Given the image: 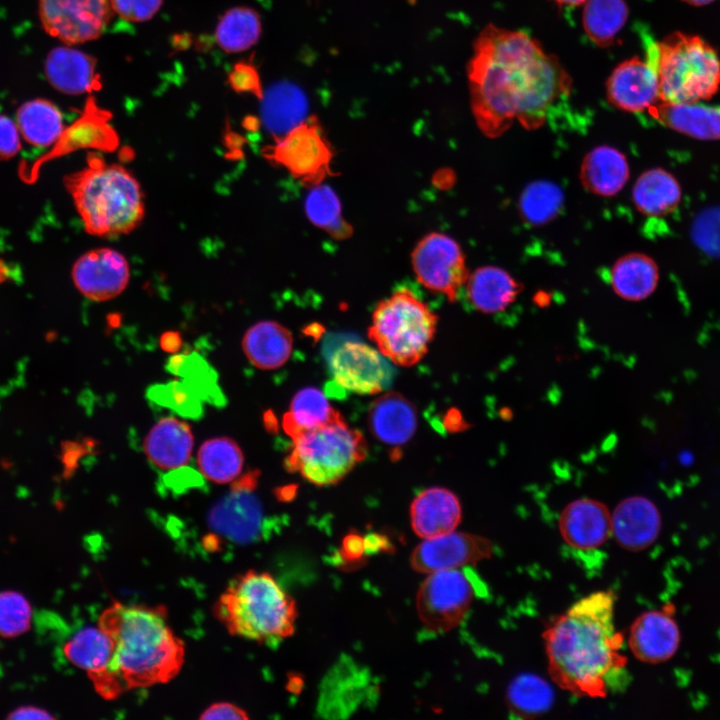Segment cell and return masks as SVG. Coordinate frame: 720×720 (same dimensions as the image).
Returning a JSON list of instances; mask_svg holds the SVG:
<instances>
[{
	"mask_svg": "<svg viewBox=\"0 0 720 720\" xmlns=\"http://www.w3.org/2000/svg\"><path fill=\"white\" fill-rule=\"evenodd\" d=\"M472 114L480 131L495 138L515 121L541 127L572 79L559 59L525 32L486 25L467 64Z\"/></svg>",
	"mask_w": 720,
	"mask_h": 720,
	"instance_id": "obj_1",
	"label": "cell"
},
{
	"mask_svg": "<svg viewBox=\"0 0 720 720\" xmlns=\"http://www.w3.org/2000/svg\"><path fill=\"white\" fill-rule=\"evenodd\" d=\"M615 595L591 593L558 616L543 638L552 681L578 697L604 698L627 680L624 638L614 626Z\"/></svg>",
	"mask_w": 720,
	"mask_h": 720,
	"instance_id": "obj_2",
	"label": "cell"
},
{
	"mask_svg": "<svg viewBox=\"0 0 720 720\" xmlns=\"http://www.w3.org/2000/svg\"><path fill=\"white\" fill-rule=\"evenodd\" d=\"M97 625L113 642V669L125 691L167 683L181 671L185 647L168 625L165 607L115 601Z\"/></svg>",
	"mask_w": 720,
	"mask_h": 720,
	"instance_id": "obj_3",
	"label": "cell"
},
{
	"mask_svg": "<svg viewBox=\"0 0 720 720\" xmlns=\"http://www.w3.org/2000/svg\"><path fill=\"white\" fill-rule=\"evenodd\" d=\"M85 230L99 237L133 231L143 220L145 204L137 179L122 165L94 153L87 165L64 178Z\"/></svg>",
	"mask_w": 720,
	"mask_h": 720,
	"instance_id": "obj_4",
	"label": "cell"
},
{
	"mask_svg": "<svg viewBox=\"0 0 720 720\" xmlns=\"http://www.w3.org/2000/svg\"><path fill=\"white\" fill-rule=\"evenodd\" d=\"M214 615L233 636L272 645L295 631L297 607L275 578L248 570L216 601Z\"/></svg>",
	"mask_w": 720,
	"mask_h": 720,
	"instance_id": "obj_5",
	"label": "cell"
},
{
	"mask_svg": "<svg viewBox=\"0 0 720 720\" xmlns=\"http://www.w3.org/2000/svg\"><path fill=\"white\" fill-rule=\"evenodd\" d=\"M659 81V100L691 103L709 100L720 88V56L697 35L675 32L649 53Z\"/></svg>",
	"mask_w": 720,
	"mask_h": 720,
	"instance_id": "obj_6",
	"label": "cell"
},
{
	"mask_svg": "<svg viewBox=\"0 0 720 720\" xmlns=\"http://www.w3.org/2000/svg\"><path fill=\"white\" fill-rule=\"evenodd\" d=\"M437 320L426 303L400 289L377 304L368 335L387 359L409 367L427 353Z\"/></svg>",
	"mask_w": 720,
	"mask_h": 720,
	"instance_id": "obj_7",
	"label": "cell"
},
{
	"mask_svg": "<svg viewBox=\"0 0 720 720\" xmlns=\"http://www.w3.org/2000/svg\"><path fill=\"white\" fill-rule=\"evenodd\" d=\"M285 459L289 472L299 473L316 486L341 481L367 455L363 435L343 418L303 432L292 438Z\"/></svg>",
	"mask_w": 720,
	"mask_h": 720,
	"instance_id": "obj_8",
	"label": "cell"
},
{
	"mask_svg": "<svg viewBox=\"0 0 720 720\" xmlns=\"http://www.w3.org/2000/svg\"><path fill=\"white\" fill-rule=\"evenodd\" d=\"M264 156L286 168L307 187H314L331 172L333 151L315 116L302 120L286 134L275 138L266 148Z\"/></svg>",
	"mask_w": 720,
	"mask_h": 720,
	"instance_id": "obj_9",
	"label": "cell"
},
{
	"mask_svg": "<svg viewBox=\"0 0 720 720\" xmlns=\"http://www.w3.org/2000/svg\"><path fill=\"white\" fill-rule=\"evenodd\" d=\"M474 595V585L464 571L433 572L417 591L416 610L427 629L436 633L448 632L464 620Z\"/></svg>",
	"mask_w": 720,
	"mask_h": 720,
	"instance_id": "obj_10",
	"label": "cell"
},
{
	"mask_svg": "<svg viewBox=\"0 0 720 720\" xmlns=\"http://www.w3.org/2000/svg\"><path fill=\"white\" fill-rule=\"evenodd\" d=\"M45 32L66 45L98 39L113 15L111 0H38Z\"/></svg>",
	"mask_w": 720,
	"mask_h": 720,
	"instance_id": "obj_11",
	"label": "cell"
},
{
	"mask_svg": "<svg viewBox=\"0 0 720 720\" xmlns=\"http://www.w3.org/2000/svg\"><path fill=\"white\" fill-rule=\"evenodd\" d=\"M412 266L418 281L427 289L444 294L454 302L469 273L460 245L450 236L432 232L412 252Z\"/></svg>",
	"mask_w": 720,
	"mask_h": 720,
	"instance_id": "obj_12",
	"label": "cell"
},
{
	"mask_svg": "<svg viewBox=\"0 0 720 720\" xmlns=\"http://www.w3.org/2000/svg\"><path fill=\"white\" fill-rule=\"evenodd\" d=\"M378 350L360 342H345L329 356L328 366L336 384L358 394H376L391 383L393 370Z\"/></svg>",
	"mask_w": 720,
	"mask_h": 720,
	"instance_id": "obj_13",
	"label": "cell"
},
{
	"mask_svg": "<svg viewBox=\"0 0 720 720\" xmlns=\"http://www.w3.org/2000/svg\"><path fill=\"white\" fill-rule=\"evenodd\" d=\"M63 651L72 664L87 672L104 699L113 700L125 692L113 669V642L98 625L77 631L64 644Z\"/></svg>",
	"mask_w": 720,
	"mask_h": 720,
	"instance_id": "obj_14",
	"label": "cell"
},
{
	"mask_svg": "<svg viewBox=\"0 0 720 720\" xmlns=\"http://www.w3.org/2000/svg\"><path fill=\"white\" fill-rule=\"evenodd\" d=\"M493 543L486 537L455 530L424 539L410 556L411 567L420 573L459 569L489 559Z\"/></svg>",
	"mask_w": 720,
	"mask_h": 720,
	"instance_id": "obj_15",
	"label": "cell"
},
{
	"mask_svg": "<svg viewBox=\"0 0 720 720\" xmlns=\"http://www.w3.org/2000/svg\"><path fill=\"white\" fill-rule=\"evenodd\" d=\"M130 278L127 259L117 250L102 247L81 255L73 265L72 279L79 292L93 301L121 294Z\"/></svg>",
	"mask_w": 720,
	"mask_h": 720,
	"instance_id": "obj_16",
	"label": "cell"
},
{
	"mask_svg": "<svg viewBox=\"0 0 720 720\" xmlns=\"http://www.w3.org/2000/svg\"><path fill=\"white\" fill-rule=\"evenodd\" d=\"M608 102L625 112H642L659 101L658 74L653 60L633 57L620 63L606 82Z\"/></svg>",
	"mask_w": 720,
	"mask_h": 720,
	"instance_id": "obj_17",
	"label": "cell"
},
{
	"mask_svg": "<svg viewBox=\"0 0 720 720\" xmlns=\"http://www.w3.org/2000/svg\"><path fill=\"white\" fill-rule=\"evenodd\" d=\"M680 630L671 613L650 610L638 616L630 627L629 648L636 659L658 664L672 658L680 645Z\"/></svg>",
	"mask_w": 720,
	"mask_h": 720,
	"instance_id": "obj_18",
	"label": "cell"
},
{
	"mask_svg": "<svg viewBox=\"0 0 720 720\" xmlns=\"http://www.w3.org/2000/svg\"><path fill=\"white\" fill-rule=\"evenodd\" d=\"M212 529L237 542L256 540L264 526L260 501L249 489H232L210 510Z\"/></svg>",
	"mask_w": 720,
	"mask_h": 720,
	"instance_id": "obj_19",
	"label": "cell"
},
{
	"mask_svg": "<svg viewBox=\"0 0 720 720\" xmlns=\"http://www.w3.org/2000/svg\"><path fill=\"white\" fill-rule=\"evenodd\" d=\"M612 535L625 550L639 552L658 538L662 518L653 501L644 496L622 500L611 513Z\"/></svg>",
	"mask_w": 720,
	"mask_h": 720,
	"instance_id": "obj_20",
	"label": "cell"
},
{
	"mask_svg": "<svg viewBox=\"0 0 720 720\" xmlns=\"http://www.w3.org/2000/svg\"><path fill=\"white\" fill-rule=\"evenodd\" d=\"M559 531L571 547L591 550L612 535L611 513L600 501L581 498L569 503L559 517Z\"/></svg>",
	"mask_w": 720,
	"mask_h": 720,
	"instance_id": "obj_21",
	"label": "cell"
},
{
	"mask_svg": "<svg viewBox=\"0 0 720 720\" xmlns=\"http://www.w3.org/2000/svg\"><path fill=\"white\" fill-rule=\"evenodd\" d=\"M45 74L51 86L67 95L91 93L101 88L96 60L69 46L56 47L48 53Z\"/></svg>",
	"mask_w": 720,
	"mask_h": 720,
	"instance_id": "obj_22",
	"label": "cell"
},
{
	"mask_svg": "<svg viewBox=\"0 0 720 720\" xmlns=\"http://www.w3.org/2000/svg\"><path fill=\"white\" fill-rule=\"evenodd\" d=\"M461 518L462 509L458 497L442 487L423 490L410 506L412 529L423 539L454 531Z\"/></svg>",
	"mask_w": 720,
	"mask_h": 720,
	"instance_id": "obj_23",
	"label": "cell"
},
{
	"mask_svg": "<svg viewBox=\"0 0 720 720\" xmlns=\"http://www.w3.org/2000/svg\"><path fill=\"white\" fill-rule=\"evenodd\" d=\"M368 425L382 443L399 447L407 443L417 427V411L412 402L396 392L379 396L370 406Z\"/></svg>",
	"mask_w": 720,
	"mask_h": 720,
	"instance_id": "obj_24",
	"label": "cell"
},
{
	"mask_svg": "<svg viewBox=\"0 0 720 720\" xmlns=\"http://www.w3.org/2000/svg\"><path fill=\"white\" fill-rule=\"evenodd\" d=\"M111 114L100 108L94 97L87 98L80 117L65 128L58 141L53 145L49 158L74 151L79 148L113 150L118 145V135L109 124Z\"/></svg>",
	"mask_w": 720,
	"mask_h": 720,
	"instance_id": "obj_25",
	"label": "cell"
},
{
	"mask_svg": "<svg viewBox=\"0 0 720 720\" xmlns=\"http://www.w3.org/2000/svg\"><path fill=\"white\" fill-rule=\"evenodd\" d=\"M662 125L688 137L720 141V106L658 101L648 109Z\"/></svg>",
	"mask_w": 720,
	"mask_h": 720,
	"instance_id": "obj_26",
	"label": "cell"
},
{
	"mask_svg": "<svg viewBox=\"0 0 720 720\" xmlns=\"http://www.w3.org/2000/svg\"><path fill=\"white\" fill-rule=\"evenodd\" d=\"M144 452L157 467L177 469L190 459L193 435L189 425L173 417L159 420L144 440Z\"/></svg>",
	"mask_w": 720,
	"mask_h": 720,
	"instance_id": "obj_27",
	"label": "cell"
},
{
	"mask_svg": "<svg viewBox=\"0 0 720 720\" xmlns=\"http://www.w3.org/2000/svg\"><path fill=\"white\" fill-rule=\"evenodd\" d=\"M629 176L625 155L608 145L597 146L589 151L580 168V180L584 188L604 197L619 193Z\"/></svg>",
	"mask_w": 720,
	"mask_h": 720,
	"instance_id": "obj_28",
	"label": "cell"
},
{
	"mask_svg": "<svg viewBox=\"0 0 720 720\" xmlns=\"http://www.w3.org/2000/svg\"><path fill=\"white\" fill-rule=\"evenodd\" d=\"M521 285L506 270L492 265L477 268L467 280L471 304L480 312L505 310L521 291Z\"/></svg>",
	"mask_w": 720,
	"mask_h": 720,
	"instance_id": "obj_29",
	"label": "cell"
},
{
	"mask_svg": "<svg viewBox=\"0 0 720 720\" xmlns=\"http://www.w3.org/2000/svg\"><path fill=\"white\" fill-rule=\"evenodd\" d=\"M681 199L682 189L677 178L659 167L644 171L632 189L636 209L647 217H662L672 213Z\"/></svg>",
	"mask_w": 720,
	"mask_h": 720,
	"instance_id": "obj_30",
	"label": "cell"
},
{
	"mask_svg": "<svg viewBox=\"0 0 720 720\" xmlns=\"http://www.w3.org/2000/svg\"><path fill=\"white\" fill-rule=\"evenodd\" d=\"M292 346L290 331L275 321L257 322L242 339V348L248 360L265 370L281 367L289 359Z\"/></svg>",
	"mask_w": 720,
	"mask_h": 720,
	"instance_id": "obj_31",
	"label": "cell"
},
{
	"mask_svg": "<svg viewBox=\"0 0 720 720\" xmlns=\"http://www.w3.org/2000/svg\"><path fill=\"white\" fill-rule=\"evenodd\" d=\"M659 268L650 256L633 252L613 265L610 282L614 292L628 301H642L653 294L659 282Z\"/></svg>",
	"mask_w": 720,
	"mask_h": 720,
	"instance_id": "obj_32",
	"label": "cell"
},
{
	"mask_svg": "<svg viewBox=\"0 0 720 720\" xmlns=\"http://www.w3.org/2000/svg\"><path fill=\"white\" fill-rule=\"evenodd\" d=\"M20 135L31 145L53 146L64 131L60 110L49 100L36 98L23 103L17 111Z\"/></svg>",
	"mask_w": 720,
	"mask_h": 720,
	"instance_id": "obj_33",
	"label": "cell"
},
{
	"mask_svg": "<svg viewBox=\"0 0 720 720\" xmlns=\"http://www.w3.org/2000/svg\"><path fill=\"white\" fill-rule=\"evenodd\" d=\"M343 418L328 402L319 389L306 387L299 390L282 421L284 431L291 438L319 426Z\"/></svg>",
	"mask_w": 720,
	"mask_h": 720,
	"instance_id": "obj_34",
	"label": "cell"
},
{
	"mask_svg": "<svg viewBox=\"0 0 720 720\" xmlns=\"http://www.w3.org/2000/svg\"><path fill=\"white\" fill-rule=\"evenodd\" d=\"M505 700L512 714L522 719H533L550 710L554 691L540 676L522 673L508 685Z\"/></svg>",
	"mask_w": 720,
	"mask_h": 720,
	"instance_id": "obj_35",
	"label": "cell"
},
{
	"mask_svg": "<svg viewBox=\"0 0 720 720\" xmlns=\"http://www.w3.org/2000/svg\"><path fill=\"white\" fill-rule=\"evenodd\" d=\"M261 33V19L253 8L234 7L227 10L218 21L215 39L223 51L238 53L254 46Z\"/></svg>",
	"mask_w": 720,
	"mask_h": 720,
	"instance_id": "obj_36",
	"label": "cell"
},
{
	"mask_svg": "<svg viewBox=\"0 0 720 720\" xmlns=\"http://www.w3.org/2000/svg\"><path fill=\"white\" fill-rule=\"evenodd\" d=\"M628 18L624 0H587L583 27L592 42L600 47L612 45Z\"/></svg>",
	"mask_w": 720,
	"mask_h": 720,
	"instance_id": "obj_37",
	"label": "cell"
},
{
	"mask_svg": "<svg viewBox=\"0 0 720 720\" xmlns=\"http://www.w3.org/2000/svg\"><path fill=\"white\" fill-rule=\"evenodd\" d=\"M200 472L216 483L235 480L243 467V454L238 444L226 437L210 439L198 452Z\"/></svg>",
	"mask_w": 720,
	"mask_h": 720,
	"instance_id": "obj_38",
	"label": "cell"
},
{
	"mask_svg": "<svg viewBox=\"0 0 720 720\" xmlns=\"http://www.w3.org/2000/svg\"><path fill=\"white\" fill-rule=\"evenodd\" d=\"M305 211L309 220L333 238L346 239L352 234L351 225L345 221L341 203L336 193L326 185L312 187L306 197Z\"/></svg>",
	"mask_w": 720,
	"mask_h": 720,
	"instance_id": "obj_39",
	"label": "cell"
},
{
	"mask_svg": "<svg viewBox=\"0 0 720 720\" xmlns=\"http://www.w3.org/2000/svg\"><path fill=\"white\" fill-rule=\"evenodd\" d=\"M561 188L546 180L528 184L519 199L521 217L531 225H543L555 218L563 205Z\"/></svg>",
	"mask_w": 720,
	"mask_h": 720,
	"instance_id": "obj_40",
	"label": "cell"
},
{
	"mask_svg": "<svg viewBox=\"0 0 720 720\" xmlns=\"http://www.w3.org/2000/svg\"><path fill=\"white\" fill-rule=\"evenodd\" d=\"M147 396L154 403L190 418L202 415L204 401L199 391L187 380L172 381L150 387Z\"/></svg>",
	"mask_w": 720,
	"mask_h": 720,
	"instance_id": "obj_41",
	"label": "cell"
},
{
	"mask_svg": "<svg viewBox=\"0 0 720 720\" xmlns=\"http://www.w3.org/2000/svg\"><path fill=\"white\" fill-rule=\"evenodd\" d=\"M167 369L190 382L199 391L204 401L214 404L223 401L214 371L199 355L194 353L173 356L168 362Z\"/></svg>",
	"mask_w": 720,
	"mask_h": 720,
	"instance_id": "obj_42",
	"label": "cell"
},
{
	"mask_svg": "<svg viewBox=\"0 0 720 720\" xmlns=\"http://www.w3.org/2000/svg\"><path fill=\"white\" fill-rule=\"evenodd\" d=\"M32 607L28 599L17 591L0 592V637L14 638L31 627Z\"/></svg>",
	"mask_w": 720,
	"mask_h": 720,
	"instance_id": "obj_43",
	"label": "cell"
},
{
	"mask_svg": "<svg viewBox=\"0 0 720 720\" xmlns=\"http://www.w3.org/2000/svg\"><path fill=\"white\" fill-rule=\"evenodd\" d=\"M262 118L265 127L278 138L300 123L301 109L289 101L279 90L262 97Z\"/></svg>",
	"mask_w": 720,
	"mask_h": 720,
	"instance_id": "obj_44",
	"label": "cell"
},
{
	"mask_svg": "<svg viewBox=\"0 0 720 720\" xmlns=\"http://www.w3.org/2000/svg\"><path fill=\"white\" fill-rule=\"evenodd\" d=\"M693 233L702 249L720 253V210L703 212L695 222Z\"/></svg>",
	"mask_w": 720,
	"mask_h": 720,
	"instance_id": "obj_45",
	"label": "cell"
},
{
	"mask_svg": "<svg viewBox=\"0 0 720 720\" xmlns=\"http://www.w3.org/2000/svg\"><path fill=\"white\" fill-rule=\"evenodd\" d=\"M162 3L163 0H111L114 13L133 23L150 20L158 13Z\"/></svg>",
	"mask_w": 720,
	"mask_h": 720,
	"instance_id": "obj_46",
	"label": "cell"
},
{
	"mask_svg": "<svg viewBox=\"0 0 720 720\" xmlns=\"http://www.w3.org/2000/svg\"><path fill=\"white\" fill-rule=\"evenodd\" d=\"M18 126L10 118L0 114V158H11L21 148Z\"/></svg>",
	"mask_w": 720,
	"mask_h": 720,
	"instance_id": "obj_47",
	"label": "cell"
},
{
	"mask_svg": "<svg viewBox=\"0 0 720 720\" xmlns=\"http://www.w3.org/2000/svg\"><path fill=\"white\" fill-rule=\"evenodd\" d=\"M249 718L247 712L239 706L229 702H217L207 707L199 716V719H238Z\"/></svg>",
	"mask_w": 720,
	"mask_h": 720,
	"instance_id": "obj_48",
	"label": "cell"
},
{
	"mask_svg": "<svg viewBox=\"0 0 720 720\" xmlns=\"http://www.w3.org/2000/svg\"><path fill=\"white\" fill-rule=\"evenodd\" d=\"M166 481L172 487L186 488L193 484H199L201 477L198 473L190 468H177L176 471H172L166 476Z\"/></svg>",
	"mask_w": 720,
	"mask_h": 720,
	"instance_id": "obj_49",
	"label": "cell"
},
{
	"mask_svg": "<svg viewBox=\"0 0 720 720\" xmlns=\"http://www.w3.org/2000/svg\"><path fill=\"white\" fill-rule=\"evenodd\" d=\"M9 719H53L54 716L42 708L35 706H21L8 715Z\"/></svg>",
	"mask_w": 720,
	"mask_h": 720,
	"instance_id": "obj_50",
	"label": "cell"
},
{
	"mask_svg": "<svg viewBox=\"0 0 720 720\" xmlns=\"http://www.w3.org/2000/svg\"><path fill=\"white\" fill-rule=\"evenodd\" d=\"M365 543L358 535H348L343 541L344 555L357 559L364 551Z\"/></svg>",
	"mask_w": 720,
	"mask_h": 720,
	"instance_id": "obj_51",
	"label": "cell"
},
{
	"mask_svg": "<svg viewBox=\"0 0 720 720\" xmlns=\"http://www.w3.org/2000/svg\"><path fill=\"white\" fill-rule=\"evenodd\" d=\"M182 345V340L177 332H166L160 338V347L166 352H177Z\"/></svg>",
	"mask_w": 720,
	"mask_h": 720,
	"instance_id": "obj_52",
	"label": "cell"
},
{
	"mask_svg": "<svg viewBox=\"0 0 720 720\" xmlns=\"http://www.w3.org/2000/svg\"><path fill=\"white\" fill-rule=\"evenodd\" d=\"M444 423L450 431H461L468 426L461 413L456 409L447 412Z\"/></svg>",
	"mask_w": 720,
	"mask_h": 720,
	"instance_id": "obj_53",
	"label": "cell"
},
{
	"mask_svg": "<svg viewBox=\"0 0 720 720\" xmlns=\"http://www.w3.org/2000/svg\"><path fill=\"white\" fill-rule=\"evenodd\" d=\"M259 472L250 471L244 474L240 479L235 480L232 489H249L254 490L257 484Z\"/></svg>",
	"mask_w": 720,
	"mask_h": 720,
	"instance_id": "obj_54",
	"label": "cell"
},
{
	"mask_svg": "<svg viewBox=\"0 0 720 720\" xmlns=\"http://www.w3.org/2000/svg\"><path fill=\"white\" fill-rule=\"evenodd\" d=\"M11 273L10 266L0 255V284L6 282L11 277Z\"/></svg>",
	"mask_w": 720,
	"mask_h": 720,
	"instance_id": "obj_55",
	"label": "cell"
},
{
	"mask_svg": "<svg viewBox=\"0 0 720 720\" xmlns=\"http://www.w3.org/2000/svg\"><path fill=\"white\" fill-rule=\"evenodd\" d=\"M556 2L558 5H567V6H578L581 4H584L587 0H552Z\"/></svg>",
	"mask_w": 720,
	"mask_h": 720,
	"instance_id": "obj_56",
	"label": "cell"
},
{
	"mask_svg": "<svg viewBox=\"0 0 720 720\" xmlns=\"http://www.w3.org/2000/svg\"><path fill=\"white\" fill-rule=\"evenodd\" d=\"M689 5L700 7L712 3L715 0H681Z\"/></svg>",
	"mask_w": 720,
	"mask_h": 720,
	"instance_id": "obj_57",
	"label": "cell"
}]
</instances>
